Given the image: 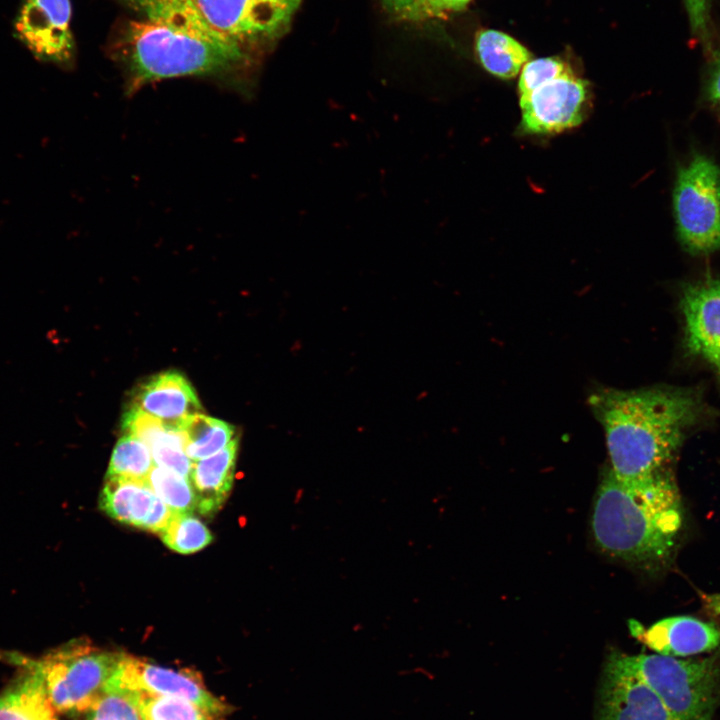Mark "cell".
<instances>
[{"label": "cell", "mask_w": 720, "mask_h": 720, "mask_svg": "<svg viewBox=\"0 0 720 720\" xmlns=\"http://www.w3.org/2000/svg\"><path fill=\"white\" fill-rule=\"evenodd\" d=\"M588 401L604 429L609 469L622 478L672 470L688 437L715 417L697 386L601 388Z\"/></svg>", "instance_id": "obj_1"}, {"label": "cell", "mask_w": 720, "mask_h": 720, "mask_svg": "<svg viewBox=\"0 0 720 720\" xmlns=\"http://www.w3.org/2000/svg\"><path fill=\"white\" fill-rule=\"evenodd\" d=\"M591 528L596 546L610 558L646 571L669 567L684 530L673 471L622 478L608 468L596 491Z\"/></svg>", "instance_id": "obj_2"}, {"label": "cell", "mask_w": 720, "mask_h": 720, "mask_svg": "<svg viewBox=\"0 0 720 720\" xmlns=\"http://www.w3.org/2000/svg\"><path fill=\"white\" fill-rule=\"evenodd\" d=\"M110 51L129 97L148 84L188 76L213 78L242 91L255 63V57L231 43L143 19L125 23Z\"/></svg>", "instance_id": "obj_3"}, {"label": "cell", "mask_w": 720, "mask_h": 720, "mask_svg": "<svg viewBox=\"0 0 720 720\" xmlns=\"http://www.w3.org/2000/svg\"><path fill=\"white\" fill-rule=\"evenodd\" d=\"M620 654L677 720H713L720 706V647L706 657L688 659Z\"/></svg>", "instance_id": "obj_4"}, {"label": "cell", "mask_w": 720, "mask_h": 720, "mask_svg": "<svg viewBox=\"0 0 720 720\" xmlns=\"http://www.w3.org/2000/svg\"><path fill=\"white\" fill-rule=\"evenodd\" d=\"M20 655L42 675L55 710L75 713L87 712L106 693L124 654L74 640L38 659Z\"/></svg>", "instance_id": "obj_5"}, {"label": "cell", "mask_w": 720, "mask_h": 720, "mask_svg": "<svg viewBox=\"0 0 720 720\" xmlns=\"http://www.w3.org/2000/svg\"><path fill=\"white\" fill-rule=\"evenodd\" d=\"M673 214L682 248L691 255L720 251V167L694 153L677 170Z\"/></svg>", "instance_id": "obj_6"}, {"label": "cell", "mask_w": 720, "mask_h": 720, "mask_svg": "<svg viewBox=\"0 0 720 720\" xmlns=\"http://www.w3.org/2000/svg\"><path fill=\"white\" fill-rule=\"evenodd\" d=\"M302 0H191L224 41L256 58L287 30Z\"/></svg>", "instance_id": "obj_7"}, {"label": "cell", "mask_w": 720, "mask_h": 720, "mask_svg": "<svg viewBox=\"0 0 720 720\" xmlns=\"http://www.w3.org/2000/svg\"><path fill=\"white\" fill-rule=\"evenodd\" d=\"M519 106L521 131L536 136L558 134L584 121L591 107L589 86L571 70L519 95Z\"/></svg>", "instance_id": "obj_8"}, {"label": "cell", "mask_w": 720, "mask_h": 720, "mask_svg": "<svg viewBox=\"0 0 720 720\" xmlns=\"http://www.w3.org/2000/svg\"><path fill=\"white\" fill-rule=\"evenodd\" d=\"M106 693L125 697H179L195 703L212 716L226 710L218 698L191 676L126 654L108 680Z\"/></svg>", "instance_id": "obj_9"}, {"label": "cell", "mask_w": 720, "mask_h": 720, "mask_svg": "<svg viewBox=\"0 0 720 720\" xmlns=\"http://www.w3.org/2000/svg\"><path fill=\"white\" fill-rule=\"evenodd\" d=\"M679 308L685 351L711 368L720 387V278L705 276L685 283Z\"/></svg>", "instance_id": "obj_10"}, {"label": "cell", "mask_w": 720, "mask_h": 720, "mask_svg": "<svg viewBox=\"0 0 720 720\" xmlns=\"http://www.w3.org/2000/svg\"><path fill=\"white\" fill-rule=\"evenodd\" d=\"M596 715L597 720H677L617 650L604 665Z\"/></svg>", "instance_id": "obj_11"}, {"label": "cell", "mask_w": 720, "mask_h": 720, "mask_svg": "<svg viewBox=\"0 0 720 720\" xmlns=\"http://www.w3.org/2000/svg\"><path fill=\"white\" fill-rule=\"evenodd\" d=\"M71 9L70 0H24L14 25L16 37L40 61L71 64Z\"/></svg>", "instance_id": "obj_12"}, {"label": "cell", "mask_w": 720, "mask_h": 720, "mask_svg": "<svg viewBox=\"0 0 720 720\" xmlns=\"http://www.w3.org/2000/svg\"><path fill=\"white\" fill-rule=\"evenodd\" d=\"M99 506L123 524L159 534L173 515L146 480L106 477Z\"/></svg>", "instance_id": "obj_13"}, {"label": "cell", "mask_w": 720, "mask_h": 720, "mask_svg": "<svg viewBox=\"0 0 720 720\" xmlns=\"http://www.w3.org/2000/svg\"><path fill=\"white\" fill-rule=\"evenodd\" d=\"M631 634L657 654L691 657L720 647V626L692 616L661 619L645 628L630 622Z\"/></svg>", "instance_id": "obj_14"}, {"label": "cell", "mask_w": 720, "mask_h": 720, "mask_svg": "<svg viewBox=\"0 0 720 720\" xmlns=\"http://www.w3.org/2000/svg\"><path fill=\"white\" fill-rule=\"evenodd\" d=\"M129 405L179 427L187 418L201 412L191 383L175 370L161 372L139 384L132 392Z\"/></svg>", "instance_id": "obj_15"}, {"label": "cell", "mask_w": 720, "mask_h": 720, "mask_svg": "<svg viewBox=\"0 0 720 720\" xmlns=\"http://www.w3.org/2000/svg\"><path fill=\"white\" fill-rule=\"evenodd\" d=\"M1 656L22 672L0 695V720H58L40 672L17 652Z\"/></svg>", "instance_id": "obj_16"}, {"label": "cell", "mask_w": 720, "mask_h": 720, "mask_svg": "<svg viewBox=\"0 0 720 720\" xmlns=\"http://www.w3.org/2000/svg\"><path fill=\"white\" fill-rule=\"evenodd\" d=\"M238 449L237 436L219 452L193 463L189 480L195 494L196 510L200 514H215L229 496Z\"/></svg>", "instance_id": "obj_17"}, {"label": "cell", "mask_w": 720, "mask_h": 720, "mask_svg": "<svg viewBox=\"0 0 720 720\" xmlns=\"http://www.w3.org/2000/svg\"><path fill=\"white\" fill-rule=\"evenodd\" d=\"M114 1L137 12L140 16H143V20L176 28L204 38L227 42L211 30L191 0Z\"/></svg>", "instance_id": "obj_18"}, {"label": "cell", "mask_w": 720, "mask_h": 720, "mask_svg": "<svg viewBox=\"0 0 720 720\" xmlns=\"http://www.w3.org/2000/svg\"><path fill=\"white\" fill-rule=\"evenodd\" d=\"M475 49L481 65L490 74L501 78L515 77L531 60V53L511 36L497 30L478 33Z\"/></svg>", "instance_id": "obj_19"}, {"label": "cell", "mask_w": 720, "mask_h": 720, "mask_svg": "<svg viewBox=\"0 0 720 720\" xmlns=\"http://www.w3.org/2000/svg\"><path fill=\"white\" fill-rule=\"evenodd\" d=\"M180 427L186 436L185 452L191 461L219 452L237 437L234 426L201 412L187 418Z\"/></svg>", "instance_id": "obj_20"}, {"label": "cell", "mask_w": 720, "mask_h": 720, "mask_svg": "<svg viewBox=\"0 0 720 720\" xmlns=\"http://www.w3.org/2000/svg\"><path fill=\"white\" fill-rule=\"evenodd\" d=\"M153 466L148 446L132 435L123 434L114 446L106 477L145 481Z\"/></svg>", "instance_id": "obj_21"}, {"label": "cell", "mask_w": 720, "mask_h": 720, "mask_svg": "<svg viewBox=\"0 0 720 720\" xmlns=\"http://www.w3.org/2000/svg\"><path fill=\"white\" fill-rule=\"evenodd\" d=\"M160 536L168 548L182 554L200 551L213 540L208 527L193 513H173Z\"/></svg>", "instance_id": "obj_22"}, {"label": "cell", "mask_w": 720, "mask_h": 720, "mask_svg": "<svg viewBox=\"0 0 720 720\" xmlns=\"http://www.w3.org/2000/svg\"><path fill=\"white\" fill-rule=\"evenodd\" d=\"M146 482L173 513H193L196 510L195 494L189 478L164 467L153 466Z\"/></svg>", "instance_id": "obj_23"}, {"label": "cell", "mask_w": 720, "mask_h": 720, "mask_svg": "<svg viewBox=\"0 0 720 720\" xmlns=\"http://www.w3.org/2000/svg\"><path fill=\"white\" fill-rule=\"evenodd\" d=\"M137 708L141 720H212V715L195 703L170 696L127 697Z\"/></svg>", "instance_id": "obj_24"}, {"label": "cell", "mask_w": 720, "mask_h": 720, "mask_svg": "<svg viewBox=\"0 0 720 720\" xmlns=\"http://www.w3.org/2000/svg\"><path fill=\"white\" fill-rule=\"evenodd\" d=\"M572 68L559 57H544L531 59L522 68L518 91L519 95L525 94L543 82L561 76Z\"/></svg>", "instance_id": "obj_25"}, {"label": "cell", "mask_w": 720, "mask_h": 720, "mask_svg": "<svg viewBox=\"0 0 720 720\" xmlns=\"http://www.w3.org/2000/svg\"><path fill=\"white\" fill-rule=\"evenodd\" d=\"M87 720H141L134 703L116 693H105L87 711Z\"/></svg>", "instance_id": "obj_26"}, {"label": "cell", "mask_w": 720, "mask_h": 720, "mask_svg": "<svg viewBox=\"0 0 720 720\" xmlns=\"http://www.w3.org/2000/svg\"><path fill=\"white\" fill-rule=\"evenodd\" d=\"M470 0H414L404 18L408 20H424L440 17L466 7Z\"/></svg>", "instance_id": "obj_27"}, {"label": "cell", "mask_w": 720, "mask_h": 720, "mask_svg": "<svg viewBox=\"0 0 720 720\" xmlns=\"http://www.w3.org/2000/svg\"><path fill=\"white\" fill-rule=\"evenodd\" d=\"M692 32L702 38L708 35V0H683Z\"/></svg>", "instance_id": "obj_28"}, {"label": "cell", "mask_w": 720, "mask_h": 720, "mask_svg": "<svg viewBox=\"0 0 720 720\" xmlns=\"http://www.w3.org/2000/svg\"><path fill=\"white\" fill-rule=\"evenodd\" d=\"M703 90L707 102L720 106V48L712 52Z\"/></svg>", "instance_id": "obj_29"}, {"label": "cell", "mask_w": 720, "mask_h": 720, "mask_svg": "<svg viewBox=\"0 0 720 720\" xmlns=\"http://www.w3.org/2000/svg\"><path fill=\"white\" fill-rule=\"evenodd\" d=\"M385 8L396 16L405 17L414 0H382Z\"/></svg>", "instance_id": "obj_30"}]
</instances>
